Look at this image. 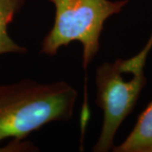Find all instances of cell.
<instances>
[{
	"label": "cell",
	"mask_w": 152,
	"mask_h": 152,
	"mask_svg": "<svg viewBox=\"0 0 152 152\" xmlns=\"http://www.w3.org/2000/svg\"><path fill=\"white\" fill-rule=\"evenodd\" d=\"M79 93L65 81L22 80L0 85V141L24 140L53 122L73 118Z\"/></svg>",
	"instance_id": "6da1fadb"
},
{
	"label": "cell",
	"mask_w": 152,
	"mask_h": 152,
	"mask_svg": "<svg viewBox=\"0 0 152 152\" xmlns=\"http://www.w3.org/2000/svg\"><path fill=\"white\" fill-rule=\"evenodd\" d=\"M55 7L54 23L44 37L40 53L53 57L73 42L83 48L82 67L86 70L98 54L104 24L119 14L129 0H48Z\"/></svg>",
	"instance_id": "7a4b0ae2"
},
{
	"label": "cell",
	"mask_w": 152,
	"mask_h": 152,
	"mask_svg": "<svg viewBox=\"0 0 152 152\" xmlns=\"http://www.w3.org/2000/svg\"><path fill=\"white\" fill-rule=\"evenodd\" d=\"M124 59L104 62L96 71V104L103 112L102 130L94 152H107L113 149L114 138L124 119L134 108L147 79L145 69L136 71L126 80Z\"/></svg>",
	"instance_id": "3957f363"
},
{
	"label": "cell",
	"mask_w": 152,
	"mask_h": 152,
	"mask_svg": "<svg viewBox=\"0 0 152 152\" xmlns=\"http://www.w3.org/2000/svg\"><path fill=\"white\" fill-rule=\"evenodd\" d=\"M114 152H152V101L139 116L134 128Z\"/></svg>",
	"instance_id": "277c9868"
},
{
	"label": "cell",
	"mask_w": 152,
	"mask_h": 152,
	"mask_svg": "<svg viewBox=\"0 0 152 152\" xmlns=\"http://www.w3.org/2000/svg\"><path fill=\"white\" fill-rule=\"evenodd\" d=\"M27 0H0V55L26 54V47L16 43L10 37L8 27L20 13Z\"/></svg>",
	"instance_id": "5b68a950"
},
{
	"label": "cell",
	"mask_w": 152,
	"mask_h": 152,
	"mask_svg": "<svg viewBox=\"0 0 152 152\" xmlns=\"http://www.w3.org/2000/svg\"><path fill=\"white\" fill-rule=\"evenodd\" d=\"M39 151L37 146L32 143L23 141V140H13L10 144L5 146L0 147V151L4 152H19V151Z\"/></svg>",
	"instance_id": "8992f818"
}]
</instances>
